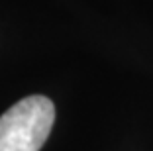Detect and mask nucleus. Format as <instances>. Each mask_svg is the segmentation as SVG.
I'll return each instance as SVG.
<instances>
[{
	"label": "nucleus",
	"mask_w": 153,
	"mask_h": 151,
	"mask_svg": "<svg viewBox=\"0 0 153 151\" xmlns=\"http://www.w3.org/2000/svg\"><path fill=\"white\" fill-rule=\"evenodd\" d=\"M55 106L49 98L33 94L0 116V151H39L49 138Z\"/></svg>",
	"instance_id": "obj_1"
}]
</instances>
